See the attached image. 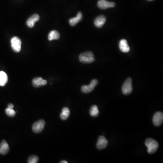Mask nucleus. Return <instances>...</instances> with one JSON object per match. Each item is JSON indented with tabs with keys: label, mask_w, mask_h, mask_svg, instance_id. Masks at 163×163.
I'll return each mask as SVG.
<instances>
[{
	"label": "nucleus",
	"mask_w": 163,
	"mask_h": 163,
	"mask_svg": "<svg viewBox=\"0 0 163 163\" xmlns=\"http://www.w3.org/2000/svg\"><path fill=\"white\" fill-rule=\"evenodd\" d=\"M145 145L148 148L147 152L150 154L155 153L159 147V144L157 141L152 138L146 139L145 142Z\"/></svg>",
	"instance_id": "nucleus-1"
},
{
	"label": "nucleus",
	"mask_w": 163,
	"mask_h": 163,
	"mask_svg": "<svg viewBox=\"0 0 163 163\" xmlns=\"http://www.w3.org/2000/svg\"><path fill=\"white\" fill-rule=\"evenodd\" d=\"M79 59L83 63L90 64L94 61V56L92 52H86L80 54Z\"/></svg>",
	"instance_id": "nucleus-2"
},
{
	"label": "nucleus",
	"mask_w": 163,
	"mask_h": 163,
	"mask_svg": "<svg viewBox=\"0 0 163 163\" xmlns=\"http://www.w3.org/2000/svg\"><path fill=\"white\" fill-rule=\"evenodd\" d=\"M132 91V80L131 78H129L124 83L122 87V91L124 94L127 95L131 94Z\"/></svg>",
	"instance_id": "nucleus-3"
},
{
	"label": "nucleus",
	"mask_w": 163,
	"mask_h": 163,
	"mask_svg": "<svg viewBox=\"0 0 163 163\" xmlns=\"http://www.w3.org/2000/svg\"><path fill=\"white\" fill-rule=\"evenodd\" d=\"M11 46L14 51L18 53L21 51V41L18 37H13L11 40Z\"/></svg>",
	"instance_id": "nucleus-4"
},
{
	"label": "nucleus",
	"mask_w": 163,
	"mask_h": 163,
	"mask_svg": "<svg viewBox=\"0 0 163 163\" xmlns=\"http://www.w3.org/2000/svg\"><path fill=\"white\" fill-rule=\"evenodd\" d=\"M98 80H93L91 82L89 85H83L82 86L81 91L84 93H91L94 89V87L98 84Z\"/></svg>",
	"instance_id": "nucleus-5"
},
{
	"label": "nucleus",
	"mask_w": 163,
	"mask_h": 163,
	"mask_svg": "<svg viewBox=\"0 0 163 163\" xmlns=\"http://www.w3.org/2000/svg\"><path fill=\"white\" fill-rule=\"evenodd\" d=\"M45 122L44 120H40L35 122L32 126V130L35 133H39L43 130L45 126Z\"/></svg>",
	"instance_id": "nucleus-6"
},
{
	"label": "nucleus",
	"mask_w": 163,
	"mask_h": 163,
	"mask_svg": "<svg viewBox=\"0 0 163 163\" xmlns=\"http://www.w3.org/2000/svg\"><path fill=\"white\" fill-rule=\"evenodd\" d=\"M97 5L99 8L103 10L112 8L115 6L116 3L113 2H109L106 0H99L97 3Z\"/></svg>",
	"instance_id": "nucleus-7"
},
{
	"label": "nucleus",
	"mask_w": 163,
	"mask_h": 163,
	"mask_svg": "<svg viewBox=\"0 0 163 163\" xmlns=\"http://www.w3.org/2000/svg\"><path fill=\"white\" fill-rule=\"evenodd\" d=\"M153 122L155 126H159L161 125L163 122V113L161 112L155 113L153 118Z\"/></svg>",
	"instance_id": "nucleus-8"
},
{
	"label": "nucleus",
	"mask_w": 163,
	"mask_h": 163,
	"mask_svg": "<svg viewBox=\"0 0 163 163\" xmlns=\"http://www.w3.org/2000/svg\"><path fill=\"white\" fill-rule=\"evenodd\" d=\"M108 145V141L104 136H99L96 143V148L99 150L106 148Z\"/></svg>",
	"instance_id": "nucleus-9"
},
{
	"label": "nucleus",
	"mask_w": 163,
	"mask_h": 163,
	"mask_svg": "<svg viewBox=\"0 0 163 163\" xmlns=\"http://www.w3.org/2000/svg\"><path fill=\"white\" fill-rule=\"evenodd\" d=\"M40 19V16L38 14H34L28 19L26 22V24L29 28H32L34 26L35 23L38 21Z\"/></svg>",
	"instance_id": "nucleus-10"
},
{
	"label": "nucleus",
	"mask_w": 163,
	"mask_h": 163,
	"mask_svg": "<svg viewBox=\"0 0 163 163\" xmlns=\"http://www.w3.org/2000/svg\"><path fill=\"white\" fill-rule=\"evenodd\" d=\"M10 151L9 145L5 140H3L0 144V154L5 155Z\"/></svg>",
	"instance_id": "nucleus-11"
},
{
	"label": "nucleus",
	"mask_w": 163,
	"mask_h": 163,
	"mask_svg": "<svg viewBox=\"0 0 163 163\" xmlns=\"http://www.w3.org/2000/svg\"><path fill=\"white\" fill-rule=\"evenodd\" d=\"M47 83V81L43 80L40 77L34 78L32 81L33 86L35 87H39L45 85Z\"/></svg>",
	"instance_id": "nucleus-12"
},
{
	"label": "nucleus",
	"mask_w": 163,
	"mask_h": 163,
	"mask_svg": "<svg viewBox=\"0 0 163 163\" xmlns=\"http://www.w3.org/2000/svg\"><path fill=\"white\" fill-rule=\"evenodd\" d=\"M106 18L104 15H100L98 16L94 21V24L96 27L101 28L105 23Z\"/></svg>",
	"instance_id": "nucleus-13"
},
{
	"label": "nucleus",
	"mask_w": 163,
	"mask_h": 163,
	"mask_svg": "<svg viewBox=\"0 0 163 163\" xmlns=\"http://www.w3.org/2000/svg\"><path fill=\"white\" fill-rule=\"evenodd\" d=\"M120 50L124 53H127L130 51V47L128 45L127 41L125 39L121 40L119 43Z\"/></svg>",
	"instance_id": "nucleus-14"
},
{
	"label": "nucleus",
	"mask_w": 163,
	"mask_h": 163,
	"mask_svg": "<svg viewBox=\"0 0 163 163\" xmlns=\"http://www.w3.org/2000/svg\"><path fill=\"white\" fill-rule=\"evenodd\" d=\"M82 18H83V15H82V12H79L76 17L70 19V21H69L70 24L71 26H75L79 22L81 21Z\"/></svg>",
	"instance_id": "nucleus-15"
},
{
	"label": "nucleus",
	"mask_w": 163,
	"mask_h": 163,
	"mask_svg": "<svg viewBox=\"0 0 163 163\" xmlns=\"http://www.w3.org/2000/svg\"><path fill=\"white\" fill-rule=\"evenodd\" d=\"M8 76L4 71H0V86H4L8 82Z\"/></svg>",
	"instance_id": "nucleus-16"
},
{
	"label": "nucleus",
	"mask_w": 163,
	"mask_h": 163,
	"mask_svg": "<svg viewBox=\"0 0 163 163\" xmlns=\"http://www.w3.org/2000/svg\"><path fill=\"white\" fill-rule=\"evenodd\" d=\"M60 38V34L57 31L54 30L51 31L48 35V40L50 41L57 40Z\"/></svg>",
	"instance_id": "nucleus-17"
},
{
	"label": "nucleus",
	"mask_w": 163,
	"mask_h": 163,
	"mask_svg": "<svg viewBox=\"0 0 163 163\" xmlns=\"http://www.w3.org/2000/svg\"><path fill=\"white\" fill-rule=\"evenodd\" d=\"M70 110L68 107L63 108L62 112L60 114V117L62 120H66L69 118L70 115Z\"/></svg>",
	"instance_id": "nucleus-18"
},
{
	"label": "nucleus",
	"mask_w": 163,
	"mask_h": 163,
	"mask_svg": "<svg viewBox=\"0 0 163 163\" xmlns=\"http://www.w3.org/2000/svg\"><path fill=\"white\" fill-rule=\"evenodd\" d=\"M90 114L91 116L94 117H96L99 115V110L96 105L93 106L91 107L90 110Z\"/></svg>",
	"instance_id": "nucleus-19"
},
{
	"label": "nucleus",
	"mask_w": 163,
	"mask_h": 163,
	"mask_svg": "<svg viewBox=\"0 0 163 163\" xmlns=\"http://www.w3.org/2000/svg\"><path fill=\"white\" fill-rule=\"evenodd\" d=\"M5 113L8 116L10 117H14L15 115V112L13 109L8 108L7 107L5 110Z\"/></svg>",
	"instance_id": "nucleus-20"
},
{
	"label": "nucleus",
	"mask_w": 163,
	"mask_h": 163,
	"mask_svg": "<svg viewBox=\"0 0 163 163\" xmlns=\"http://www.w3.org/2000/svg\"><path fill=\"white\" fill-rule=\"evenodd\" d=\"M39 157L36 155H32L28 160V163H37L39 161Z\"/></svg>",
	"instance_id": "nucleus-21"
},
{
	"label": "nucleus",
	"mask_w": 163,
	"mask_h": 163,
	"mask_svg": "<svg viewBox=\"0 0 163 163\" xmlns=\"http://www.w3.org/2000/svg\"><path fill=\"white\" fill-rule=\"evenodd\" d=\"M14 107V105L11 103L9 104L8 105V108H11V109H13Z\"/></svg>",
	"instance_id": "nucleus-22"
},
{
	"label": "nucleus",
	"mask_w": 163,
	"mask_h": 163,
	"mask_svg": "<svg viewBox=\"0 0 163 163\" xmlns=\"http://www.w3.org/2000/svg\"><path fill=\"white\" fill-rule=\"evenodd\" d=\"M60 163H68V162L67 161H61L60 162Z\"/></svg>",
	"instance_id": "nucleus-23"
},
{
	"label": "nucleus",
	"mask_w": 163,
	"mask_h": 163,
	"mask_svg": "<svg viewBox=\"0 0 163 163\" xmlns=\"http://www.w3.org/2000/svg\"><path fill=\"white\" fill-rule=\"evenodd\" d=\"M148 1H154V0H148Z\"/></svg>",
	"instance_id": "nucleus-24"
}]
</instances>
